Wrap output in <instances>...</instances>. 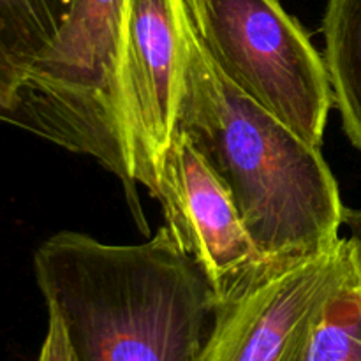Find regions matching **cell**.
Wrapping results in <instances>:
<instances>
[{
    "mask_svg": "<svg viewBox=\"0 0 361 361\" xmlns=\"http://www.w3.org/2000/svg\"><path fill=\"white\" fill-rule=\"evenodd\" d=\"M344 226L348 228L353 249L356 254V263L361 275V210H353V208H344Z\"/></svg>",
    "mask_w": 361,
    "mask_h": 361,
    "instance_id": "7c38bea8",
    "label": "cell"
},
{
    "mask_svg": "<svg viewBox=\"0 0 361 361\" xmlns=\"http://www.w3.org/2000/svg\"><path fill=\"white\" fill-rule=\"evenodd\" d=\"M130 0H71L51 44L32 66L9 122L90 155L126 187L147 231L127 159L120 63Z\"/></svg>",
    "mask_w": 361,
    "mask_h": 361,
    "instance_id": "3957f363",
    "label": "cell"
},
{
    "mask_svg": "<svg viewBox=\"0 0 361 361\" xmlns=\"http://www.w3.org/2000/svg\"><path fill=\"white\" fill-rule=\"evenodd\" d=\"M37 361H73L66 330L55 312H48V331H46Z\"/></svg>",
    "mask_w": 361,
    "mask_h": 361,
    "instance_id": "8fae6325",
    "label": "cell"
},
{
    "mask_svg": "<svg viewBox=\"0 0 361 361\" xmlns=\"http://www.w3.org/2000/svg\"><path fill=\"white\" fill-rule=\"evenodd\" d=\"M176 133L228 187L270 263L317 256L337 245L345 207L321 148L219 73L190 23Z\"/></svg>",
    "mask_w": 361,
    "mask_h": 361,
    "instance_id": "7a4b0ae2",
    "label": "cell"
},
{
    "mask_svg": "<svg viewBox=\"0 0 361 361\" xmlns=\"http://www.w3.org/2000/svg\"><path fill=\"white\" fill-rule=\"evenodd\" d=\"M34 267L73 361H196L214 326L217 296L166 226L137 245L56 233Z\"/></svg>",
    "mask_w": 361,
    "mask_h": 361,
    "instance_id": "6da1fadb",
    "label": "cell"
},
{
    "mask_svg": "<svg viewBox=\"0 0 361 361\" xmlns=\"http://www.w3.org/2000/svg\"><path fill=\"white\" fill-rule=\"evenodd\" d=\"M183 0H130L120 92L133 180L154 196L162 157L176 130L187 60Z\"/></svg>",
    "mask_w": 361,
    "mask_h": 361,
    "instance_id": "8992f818",
    "label": "cell"
},
{
    "mask_svg": "<svg viewBox=\"0 0 361 361\" xmlns=\"http://www.w3.org/2000/svg\"><path fill=\"white\" fill-rule=\"evenodd\" d=\"M323 30L334 104L349 141L361 152V0H328Z\"/></svg>",
    "mask_w": 361,
    "mask_h": 361,
    "instance_id": "9c48e42d",
    "label": "cell"
},
{
    "mask_svg": "<svg viewBox=\"0 0 361 361\" xmlns=\"http://www.w3.org/2000/svg\"><path fill=\"white\" fill-rule=\"evenodd\" d=\"M154 197L180 249L196 261L219 302L263 274L270 261L247 231L228 187L183 134L162 157Z\"/></svg>",
    "mask_w": 361,
    "mask_h": 361,
    "instance_id": "52a82bcc",
    "label": "cell"
},
{
    "mask_svg": "<svg viewBox=\"0 0 361 361\" xmlns=\"http://www.w3.org/2000/svg\"><path fill=\"white\" fill-rule=\"evenodd\" d=\"M190 28L219 73L323 147L334 106L324 56L281 0H183Z\"/></svg>",
    "mask_w": 361,
    "mask_h": 361,
    "instance_id": "277c9868",
    "label": "cell"
},
{
    "mask_svg": "<svg viewBox=\"0 0 361 361\" xmlns=\"http://www.w3.org/2000/svg\"><path fill=\"white\" fill-rule=\"evenodd\" d=\"M71 0H0V120L9 122L32 66L51 44Z\"/></svg>",
    "mask_w": 361,
    "mask_h": 361,
    "instance_id": "ba28073f",
    "label": "cell"
},
{
    "mask_svg": "<svg viewBox=\"0 0 361 361\" xmlns=\"http://www.w3.org/2000/svg\"><path fill=\"white\" fill-rule=\"evenodd\" d=\"M355 270L349 238L317 256L271 263L242 291L217 303L196 361H302L324 307Z\"/></svg>",
    "mask_w": 361,
    "mask_h": 361,
    "instance_id": "5b68a950",
    "label": "cell"
},
{
    "mask_svg": "<svg viewBox=\"0 0 361 361\" xmlns=\"http://www.w3.org/2000/svg\"><path fill=\"white\" fill-rule=\"evenodd\" d=\"M302 361H361V275L356 270L324 307Z\"/></svg>",
    "mask_w": 361,
    "mask_h": 361,
    "instance_id": "30bf717a",
    "label": "cell"
}]
</instances>
